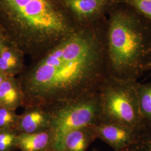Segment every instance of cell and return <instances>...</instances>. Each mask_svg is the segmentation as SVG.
<instances>
[{"label":"cell","instance_id":"obj_21","mask_svg":"<svg viewBox=\"0 0 151 151\" xmlns=\"http://www.w3.org/2000/svg\"></svg>","mask_w":151,"mask_h":151},{"label":"cell","instance_id":"obj_11","mask_svg":"<svg viewBox=\"0 0 151 151\" xmlns=\"http://www.w3.org/2000/svg\"><path fill=\"white\" fill-rule=\"evenodd\" d=\"M25 54L21 50L6 41L0 45V71L15 77L25 69Z\"/></svg>","mask_w":151,"mask_h":151},{"label":"cell","instance_id":"obj_15","mask_svg":"<svg viewBox=\"0 0 151 151\" xmlns=\"http://www.w3.org/2000/svg\"><path fill=\"white\" fill-rule=\"evenodd\" d=\"M19 118V115H17L15 111L0 107V130H16Z\"/></svg>","mask_w":151,"mask_h":151},{"label":"cell","instance_id":"obj_5","mask_svg":"<svg viewBox=\"0 0 151 151\" xmlns=\"http://www.w3.org/2000/svg\"><path fill=\"white\" fill-rule=\"evenodd\" d=\"M51 114L50 129L55 150L68 132L85 127L95 126L101 122V105L99 91L75 100L49 109Z\"/></svg>","mask_w":151,"mask_h":151},{"label":"cell","instance_id":"obj_19","mask_svg":"<svg viewBox=\"0 0 151 151\" xmlns=\"http://www.w3.org/2000/svg\"><path fill=\"white\" fill-rule=\"evenodd\" d=\"M8 76H9L6 75L5 73H2V72L0 71V85L3 82V81H4Z\"/></svg>","mask_w":151,"mask_h":151},{"label":"cell","instance_id":"obj_7","mask_svg":"<svg viewBox=\"0 0 151 151\" xmlns=\"http://www.w3.org/2000/svg\"><path fill=\"white\" fill-rule=\"evenodd\" d=\"M81 24L95 22L106 16L115 0H62Z\"/></svg>","mask_w":151,"mask_h":151},{"label":"cell","instance_id":"obj_1","mask_svg":"<svg viewBox=\"0 0 151 151\" xmlns=\"http://www.w3.org/2000/svg\"><path fill=\"white\" fill-rule=\"evenodd\" d=\"M107 17L82 25L25 69L24 105L50 109L99 91L108 77Z\"/></svg>","mask_w":151,"mask_h":151},{"label":"cell","instance_id":"obj_20","mask_svg":"<svg viewBox=\"0 0 151 151\" xmlns=\"http://www.w3.org/2000/svg\"><path fill=\"white\" fill-rule=\"evenodd\" d=\"M92 151H99L97 150V149H96L95 148H93V149H92Z\"/></svg>","mask_w":151,"mask_h":151},{"label":"cell","instance_id":"obj_14","mask_svg":"<svg viewBox=\"0 0 151 151\" xmlns=\"http://www.w3.org/2000/svg\"><path fill=\"white\" fill-rule=\"evenodd\" d=\"M120 151H151V126L140 131L132 144Z\"/></svg>","mask_w":151,"mask_h":151},{"label":"cell","instance_id":"obj_8","mask_svg":"<svg viewBox=\"0 0 151 151\" xmlns=\"http://www.w3.org/2000/svg\"><path fill=\"white\" fill-rule=\"evenodd\" d=\"M19 116L16 127L18 133H32L50 129L51 114L48 109L42 107H28Z\"/></svg>","mask_w":151,"mask_h":151},{"label":"cell","instance_id":"obj_16","mask_svg":"<svg viewBox=\"0 0 151 151\" xmlns=\"http://www.w3.org/2000/svg\"><path fill=\"white\" fill-rule=\"evenodd\" d=\"M17 134L15 130H0V151H11L16 148Z\"/></svg>","mask_w":151,"mask_h":151},{"label":"cell","instance_id":"obj_4","mask_svg":"<svg viewBox=\"0 0 151 151\" xmlns=\"http://www.w3.org/2000/svg\"><path fill=\"white\" fill-rule=\"evenodd\" d=\"M137 82L109 76L105 79L99 90L100 123L123 124L138 131L148 127L140 112L136 88Z\"/></svg>","mask_w":151,"mask_h":151},{"label":"cell","instance_id":"obj_2","mask_svg":"<svg viewBox=\"0 0 151 151\" xmlns=\"http://www.w3.org/2000/svg\"><path fill=\"white\" fill-rule=\"evenodd\" d=\"M81 25L62 0H0V27L7 41L33 60Z\"/></svg>","mask_w":151,"mask_h":151},{"label":"cell","instance_id":"obj_6","mask_svg":"<svg viewBox=\"0 0 151 151\" xmlns=\"http://www.w3.org/2000/svg\"><path fill=\"white\" fill-rule=\"evenodd\" d=\"M93 127L97 139L106 143L114 151H121L129 146L140 132L129 126L116 123H100Z\"/></svg>","mask_w":151,"mask_h":151},{"label":"cell","instance_id":"obj_10","mask_svg":"<svg viewBox=\"0 0 151 151\" xmlns=\"http://www.w3.org/2000/svg\"><path fill=\"white\" fill-rule=\"evenodd\" d=\"M53 142L50 129L32 133H18L15 147L22 151H51Z\"/></svg>","mask_w":151,"mask_h":151},{"label":"cell","instance_id":"obj_13","mask_svg":"<svg viewBox=\"0 0 151 151\" xmlns=\"http://www.w3.org/2000/svg\"><path fill=\"white\" fill-rule=\"evenodd\" d=\"M137 95L140 112L147 126H151V81L146 83L137 82Z\"/></svg>","mask_w":151,"mask_h":151},{"label":"cell","instance_id":"obj_12","mask_svg":"<svg viewBox=\"0 0 151 151\" xmlns=\"http://www.w3.org/2000/svg\"><path fill=\"white\" fill-rule=\"evenodd\" d=\"M24 105V97L19 80L8 76L0 85V107L15 111Z\"/></svg>","mask_w":151,"mask_h":151},{"label":"cell","instance_id":"obj_9","mask_svg":"<svg viewBox=\"0 0 151 151\" xmlns=\"http://www.w3.org/2000/svg\"><path fill=\"white\" fill-rule=\"evenodd\" d=\"M93 127H85L68 132L54 151H87L97 139Z\"/></svg>","mask_w":151,"mask_h":151},{"label":"cell","instance_id":"obj_17","mask_svg":"<svg viewBox=\"0 0 151 151\" xmlns=\"http://www.w3.org/2000/svg\"><path fill=\"white\" fill-rule=\"evenodd\" d=\"M131 6L151 22V0H115Z\"/></svg>","mask_w":151,"mask_h":151},{"label":"cell","instance_id":"obj_3","mask_svg":"<svg viewBox=\"0 0 151 151\" xmlns=\"http://www.w3.org/2000/svg\"><path fill=\"white\" fill-rule=\"evenodd\" d=\"M107 15L108 75L119 80L138 81L151 70V22L122 2L115 1Z\"/></svg>","mask_w":151,"mask_h":151},{"label":"cell","instance_id":"obj_18","mask_svg":"<svg viewBox=\"0 0 151 151\" xmlns=\"http://www.w3.org/2000/svg\"><path fill=\"white\" fill-rule=\"evenodd\" d=\"M6 41H7V39L6 37L5 33L2 27H0V45Z\"/></svg>","mask_w":151,"mask_h":151}]
</instances>
